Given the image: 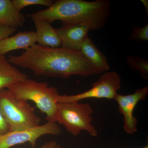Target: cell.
Here are the masks:
<instances>
[{
	"mask_svg": "<svg viewBox=\"0 0 148 148\" xmlns=\"http://www.w3.org/2000/svg\"><path fill=\"white\" fill-rule=\"evenodd\" d=\"M121 82V77L117 73L107 71L92 84L89 90L76 95H59L56 101L57 103H70L88 98L114 99L120 88Z\"/></svg>",
	"mask_w": 148,
	"mask_h": 148,
	"instance_id": "obj_6",
	"label": "cell"
},
{
	"mask_svg": "<svg viewBox=\"0 0 148 148\" xmlns=\"http://www.w3.org/2000/svg\"><path fill=\"white\" fill-rule=\"evenodd\" d=\"M61 133V127L57 122H47L45 124L35 128L9 131L0 135V148H10L16 145L29 143L32 148L36 147L37 140L43 135H58Z\"/></svg>",
	"mask_w": 148,
	"mask_h": 148,
	"instance_id": "obj_7",
	"label": "cell"
},
{
	"mask_svg": "<svg viewBox=\"0 0 148 148\" xmlns=\"http://www.w3.org/2000/svg\"><path fill=\"white\" fill-rule=\"evenodd\" d=\"M148 94V86L135 90L127 95L117 94L114 99L118 104L120 113L124 117L123 129L127 134L133 135L138 131V119L134 115L135 107L140 101H144Z\"/></svg>",
	"mask_w": 148,
	"mask_h": 148,
	"instance_id": "obj_8",
	"label": "cell"
},
{
	"mask_svg": "<svg viewBox=\"0 0 148 148\" xmlns=\"http://www.w3.org/2000/svg\"><path fill=\"white\" fill-rule=\"evenodd\" d=\"M54 148H63L61 147V146L58 145V144H57V145H56L55 146V147H54Z\"/></svg>",
	"mask_w": 148,
	"mask_h": 148,
	"instance_id": "obj_22",
	"label": "cell"
},
{
	"mask_svg": "<svg viewBox=\"0 0 148 148\" xmlns=\"http://www.w3.org/2000/svg\"><path fill=\"white\" fill-rule=\"evenodd\" d=\"M141 1L145 8L146 12L147 13L146 14V16H147L148 14V1L147 0H141Z\"/></svg>",
	"mask_w": 148,
	"mask_h": 148,
	"instance_id": "obj_21",
	"label": "cell"
},
{
	"mask_svg": "<svg viewBox=\"0 0 148 148\" xmlns=\"http://www.w3.org/2000/svg\"><path fill=\"white\" fill-rule=\"evenodd\" d=\"M16 29L4 26L0 24V41L13 35Z\"/></svg>",
	"mask_w": 148,
	"mask_h": 148,
	"instance_id": "obj_18",
	"label": "cell"
},
{
	"mask_svg": "<svg viewBox=\"0 0 148 148\" xmlns=\"http://www.w3.org/2000/svg\"><path fill=\"white\" fill-rule=\"evenodd\" d=\"M24 14L16 9L11 0H0V24L16 29L24 25Z\"/></svg>",
	"mask_w": 148,
	"mask_h": 148,
	"instance_id": "obj_12",
	"label": "cell"
},
{
	"mask_svg": "<svg viewBox=\"0 0 148 148\" xmlns=\"http://www.w3.org/2000/svg\"><path fill=\"white\" fill-rule=\"evenodd\" d=\"M126 61L130 69L139 72L143 79L148 80V60L136 56H127Z\"/></svg>",
	"mask_w": 148,
	"mask_h": 148,
	"instance_id": "obj_15",
	"label": "cell"
},
{
	"mask_svg": "<svg viewBox=\"0 0 148 148\" xmlns=\"http://www.w3.org/2000/svg\"><path fill=\"white\" fill-rule=\"evenodd\" d=\"M0 111L10 131L26 130L40 125L41 119L35 112V108L28 101L16 98L8 89L0 90Z\"/></svg>",
	"mask_w": 148,
	"mask_h": 148,
	"instance_id": "obj_4",
	"label": "cell"
},
{
	"mask_svg": "<svg viewBox=\"0 0 148 148\" xmlns=\"http://www.w3.org/2000/svg\"><path fill=\"white\" fill-rule=\"evenodd\" d=\"M93 112L89 103H58L56 122L64 125L66 130L75 137L85 130L92 137H96L98 130L92 123Z\"/></svg>",
	"mask_w": 148,
	"mask_h": 148,
	"instance_id": "obj_5",
	"label": "cell"
},
{
	"mask_svg": "<svg viewBox=\"0 0 148 148\" xmlns=\"http://www.w3.org/2000/svg\"><path fill=\"white\" fill-rule=\"evenodd\" d=\"M7 89L19 99L33 101L40 111L45 114L47 122H56L58 89L47 83L27 79L14 84Z\"/></svg>",
	"mask_w": 148,
	"mask_h": 148,
	"instance_id": "obj_3",
	"label": "cell"
},
{
	"mask_svg": "<svg viewBox=\"0 0 148 148\" xmlns=\"http://www.w3.org/2000/svg\"><path fill=\"white\" fill-rule=\"evenodd\" d=\"M62 47L73 51H80L82 45L90 29L83 25L62 27L56 29Z\"/></svg>",
	"mask_w": 148,
	"mask_h": 148,
	"instance_id": "obj_9",
	"label": "cell"
},
{
	"mask_svg": "<svg viewBox=\"0 0 148 148\" xmlns=\"http://www.w3.org/2000/svg\"><path fill=\"white\" fill-rule=\"evenodd\" d=\"M9 131L8 124L0 111V135H3Z\"/></svg>",
	"mask_w": 148,
	"mask_h": 148,
	"instance_id": "obj_19",
	"label": "cell"
},
{
	"mask_svg": "<svg viewBox=\"0 0 148 148\" xmlns=\"http://www.w3.org/2000/svg\"><path fill=\"white\" fill-rule=\"evenodd\" d=\"M37 42L36 35L33 31L19 32L0 41V55L18 49L26 50Z\"/></svg>",
	"mask_w": 148,
	"mask_h": 148,
	"instance_id": "obj_10",
	"label": "cell"
},
{
	"mask_svg": "<svg viewBox=\"0 0 148 148\" xmlns=\"http://www.w3.org/2000/svg\"><path fill=\"white\" fill-rule=\"evenodd\" d=\"M12 65L32 70L36 76L68 79L103 73L90 64L81 52L64 48H52L35 44L19 56L9 55Z\"/></svg>",
	"mask_w": 148,
	"mask_h": 148,
	"instance_id": "obj_1",
	"label": "cell"
},
{
	"mask_svg": "<svg viewBox=\"0 0 148 148\" xmlns=\"http://www.w3.org/2000/svg\"><path fill=\"white\" fill-rule=\"evenodd\" d=\"M127 40L137 41L148 40V24L144 27H140L135 25L132 26V34Z\"/></svg>",
	"mask_w": 148,
	"mask_h": 148,
	"instance_id": "obj_17",
	"label": "cell"
},
{
	"mask_svg": "<svg viewBox=\"0 0 148 148\" xmlns=\"http://www.w3.org/2000/svg\"><path fill=\"white\" fill-rule=\"evenodd\" d=\"M57 145V142L55 141H51L45 143L41 148H54Z\"/></svg>",
	"mask_w": 148,
	"mask_h": 148,
	"instance_id": "obj_20",
	"label": "cell"
},
{
	"mask_svg": "<svg viewBox=\"0 0 148 148\" xmlns=\"http://www.w3.org/2000/svg\"><path fill=\"white\" fill-rule=\"evenodd\" d=\"M111 1L96 0H59L44 10L27 14L31 17L44 19L51 24L60 20L62 27L83 25L90 30L104 28L111 13Z\"/></svg>",
	"mask_w": 148,
	"mask_h": 148,
	"instance_id": "obj_2",
	"label": "cell"
},
{
	"mask_svg": "<svg viewBox=\"0 0 148 148\" xmlns=\"http://www.w3.org/2000/svg\"><path fill=\"white\" fill-rule=\"evenodd\" d=\"M14 5L16 9L21 11L26 7L32 5H41L49 7L53 3L51 0H12Z\"/></svg>",
	"mask_w": 148,
	"mask_h": 148,
	"instance_id": "obj_16",
	"label": "cell"
},
{
	"mask_svg": "<svg viewBox=\"0 0 148 148\" xmlns=\"http://www.w3.org/2000/svg\"><path fill=\"white\" fill-rule=\"evenodd\" d=\"M28 78V75L9 63L5 55H0V90Z\"/></svg>",
	"mask_w": 148,
	"mask_h": 148,
	"instance_id": "obj_13",
	"label": "cell"
},
{
	"mask_svg": "<svg viewBox=\"0 0 148 148\" xmlns=\"http://www.w3.org/2000/svg\"><path fill=\"white\" fill-rule=\"evenodd\" d=\"M34 23L37 42L43 46L52 48L59 47L61 41L56 29L50 23L42 18L32 17Z\"/></svg>",
	"mask_w": 148,
	"mask_h": 148,
	"instance_id": "obj_11",
	"label": "cell"
},
{
	"mask_svg": "<svg viewBox=\"0 0 148 148\" xmlns=\"http://www.w3.org/2000/svg\"><path fill=\"white\" fill-rule=\"evenodd\" d=\"M80 52L90 64L97 69L103 72L110 70L107 57L89 37H86L83 42Z\"/></svg>",
	"mask_w": 148,
	"mask_h": 148,
	"instance_id": "obj_14",
	"label": "cell"
},
{
	"mask_svg": "<svg viewBox=\"0 0 148 148\" xmlns=\"http://www.w3.org/2000/svg\"><path fill=\"white\" fill-rule=\"evenodd\" d=\"M140 148H148V145H147L145 146V147H143Z\"/></svg>",
	"mask_w": 148,
	"mask_h": 148,
	"instance_id": "obj_23",
	"label": "cell"
}]
</instances>
